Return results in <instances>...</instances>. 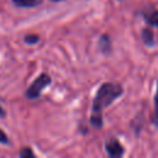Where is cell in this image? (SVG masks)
I'll use <instances>...</instances> for the list:
<instances>
[{"instance_id": "obj_10", "label": "cell", "mask_w": 158, "mask_h": 158, "mask_svg": "<svg viewBox=\"0 0 158 158\" xmlns=\"http://www.w3.org/2000/svg\"><path fill=\"white\" fill-rule=\"evenodd\" d=\"M25 41L27 43H36V42H38V36H26Z\"/></svg>"}, {"instance_id": "obj_12", "label": "cell", "mask_w": 158, "mask_h": 158, "mask_svg": "<svg viewBox=\"0 0 158 158\" xmlns=\"http://www.w3.org/2000/svg\"><path fill=\"white\" fill-rule=\"evenodd\" d=\"M52 1H62V0H52Z\"/></svg>"}, {"instance_id": "obj_8", "label": "cell", "mask_w": 158, "mask_h": 158, "mask_svg": "<svg viewBox=\"0 0 158 158\" xmlns=\"http://www.w3.org/2000/svg\"><path fill=\"white\" fill-rule=\"evenodd\" d=\"M20 157H22V158H26V157H35V153L31 151V148L25 147V148H22V151L20 152Z\"/></svg>"}, {"instance_id": "obj_2", "label": "cell", "mask_w": 158, "mask_h": 158, "mask_svg": "<svg viewBox=\"0 0 158 158\" xmlns=\"http://www.w3.org/2000/svg\"><path fill=\"white\" fill-rule=\"evenodd\" d=\"M51 84V77L47 74H41L40 77L36 78V80L28 86V89L26 90V98L30 100H35L40 96V94L42 93V90Z\"/></svg>"}, {"instance_id": "obj_5", "label": "cell", "mask_w": 158, "mask_h": 158, "mask_svg": "<svg viewBox=\"0 0 158 158\" xmlns=\"http://www.w3.org/2000/svg\"><path fill=\"white\" fill-rule=\"evenodd\" d=\"M141 36H142V41L146 46H153L154 44V33L151 28H147V27L143 28Z\"/></svg>"}, {"instance_id": "obj_6", "label": "cell", "mask_w": 158, "mask_h": 158, "mask_svg": "<svg viewBox=\"0 0 158 158\" xmlns=\"http://www.w3.org/2000/svg\"><path fill=\"white\" fill-rule=\"evenodd\" d=\"M153 100H154V112H153V116H152V123L156 127H158V86H157Z\"/></svg>"}, {"instance_id": "obj_11", "label": "cell", "mask_w": 158, "mask_h": 158, "mask_svg": "<svg viewBox=\"0 0 158 158\" xmlns=\"http://www.w3.org/2000/svg\"><path fill=\"white\" fill-rule=\"evenodd\" d=\"M2 117H5V111H4V109L0 106V118H2Z\"/></svg>"}, {"instance_id": "obj_7", "label": "cell", "mask_w": 158, "mask_h": 158, "mask_svg": "<svg viewBox=\"0 0 158 158\" xmlns=\"http://www.w3.org/2000/svg\"><path fill=\"white\" fill-rule=\"evenodd\" d=\"M14 4L20 7H31L37 4V0H14Z\"/></svg>"}, {"instance_id": "obj_3", "label": "cell", "mask_w": 158, "mask_h": 158, "mask_svg": "<svg viewBox=\"0 0 158 158\" xmlns=\"http://www.w3.org/2000/svg\"><path fill=\"white\" fill-rule=\"evenodd\" d=\"M105 148H106L107 154L110 157H112V158H118V157H121L125 153V149H123L122 144L116 138H114V137L106 141Z\"/></svg>"}, {"instance_id": "obj_9", "label": "cell", "mask_w": 158, "mask_h": 158, "mask_svg": "<svg viewBox=\"0 0 158 158\" xmlns=\"http://www.w3.org/2000/svg\"><path fill=\"white\" fill-rule=\"evenodd\" d=\"M0 143H4V144H9V138L7 136L5 135V132L2 130H0Z\"/></svg>"}, {"instance_id": "obj_1", "label": "cell", "mask_w": 158, "mask_h": 158, "mask_svg": "<svg viewBox=\"0 0 158 158\" xmlns=\"http://www.w3.org/2000/svg\"><path fill=\"white\" fill-rule=\"evenodd\" d=\"M123 94V88L117 83H104L93 101V110L90 116V123L95 128H101L102 126V110L111 105L117 98Z\"/></svg>"}, {"instance_id": "obj_4", "label": "cell", "mask_w": 158, "mask_h": 158, "mask_svg": "<svg viewBox=\"0 0 158 158\" xmlns=\"http://www.w3.org/2000/svg\"><path fill=\"white\" fill-rule=\"evenodd\" d=\"M143 17L149 26L158 27V10L157 9H152L149 11H143Z\"/></svg>"}]
</instances>
